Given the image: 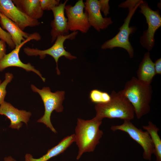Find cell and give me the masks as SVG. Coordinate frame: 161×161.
I'll list each match as a JSON object with an SVG mask.
<instances>
[{"label":"cell","instance_id":"8","mask_svg":"<svg viewBox=\"0 0 161 161\" xmlns=\"http://www.w3.org/2000/svg\"><path fill=\"white\" fill-rule=\"evenodd\" d=\"M139 7L140 12L145 16L148 24V29L143 32L140 37V43L148 51L153 48L154 42V36L156 31L161 26V17L160 11L152 10L147 2L143 1Z\"/></svg>","mask_w":161,"mask_h":161},{"label":"cell","instance_id":"1","mask_svg":"<svg viewBox=\"0 0 161 161\" xmlns=\"http://www.w3.org/2000/svg\"><path fill=\"white\" fill-rule=\"evenodd\" d=\"M102 120L96 117L90 120L77 119L75 129V142L78 148L77 159L79 160L83 154L93 152L103 134L99 127Z\"/></svg>","mask_w":161,"mask_h":161},{"label":"cell","instance_id":"26","mask_svg":"<svg viewBox=\"0 0 161 161\" xmlns=\"http://www.w3.org/2000/svg\"><path fill=\"white\" fill-rule=\"evenodd\" d=\"M5 42L0 40V62L6 54V46Z\"/></svg>","mask_w":161,"mask_h":161},{"label":"cell","instance_id":"16","mask_svg":"<svg viewBox=\"0 0 161 161\" xmlns=\"http://www.w3.org/2000/svg\"><path fill=\"white\" fill-rule=\"evenodd\" d=\"M0 24L1 28L7 30L10 35L16 47L19 45L30 35L21 30L15 23L1 13Z\"/></svg>","mask_w":161,"mask_h":161},{"label":"cell","instance_id":"28","mask_svg":"<svg viewBox=\"0 0 161 161\" xmlns=\"http://www.w3.org/2000/svg\"><path fill=\"white\" fill-rule=\"evenodd\" d=\"M4 161H17L11 156H8L4 158Z\"/></svg>","mask_w":161,"mask_h":161},{"label":"cell","instance_id":"5","mask_svg":"<svg viewBox=\"0 0 161 161\" xmlns=\"http://www.w3.org/2000/svg\"><path fill=\"white\" fill-rule=\"evenodd\" d=\"M78 33V32H73L66 35H59L57 37L53 45L49 48L41 50L38 49L30 48L28 47L24 48L23 50L24 52L29 56H37L39 55L41 59H44L46 55L52 56L55 60L56 64V70L58 75L60 74V71L58 69V63L59 58L61 57L64 56L66 58L72 60L76 58L75 56L71 54L64 49V43L67 39L73 40Z\"/></svg>","mask_w":161,"mask_h":161},{"label":"cell","instance_id":"24","mask_svg":"<svg viewBox=\"0 0 161 161\" xmlns=\"http://www.w3.org/2000/svg\"><path fill=\"white\" fill-rule=\"evenodd\" d=\"M109 0H100L99 5L100 11L102 12L104 15L106 16L109 13L110 6L109 4Z\"/></svg>","mask_w":161,"mask_h":161},{"label":"cell","instance_id":"23","mask_svg":"<svg viewBox=\"0 0 161 161\" xmlns=\"http://www.w3.org/2000/svg\"><path fill=\"white\" fill-rule=\"evenodd\" d=\"M1 14V13H0V18ZM0 36L1 39L4 41L11 49H13L15 48L16 46L12 40L10 35L4 31L0 26Z\"/></svg>","mask_w":161,"mask_h":161},{"label":"cell","instance_id":"13","mask_svg":"<svg viewBox=\"0 0 161 161\" xmlns=\"http://www.w3.org/2000/svg\"><path fill=\"white\" fill-rule=\"evenodd\" d=\"M0 115H5L10 120L9 127L19 130L23 125L22 122L27 125L32 113L30 112L19 110L4 101L0 105Z\"/></svg>","mask_w":161,"mask_h":161},{"label":"cell","instance_id":"21","mask_svg":"<svg viewBox=\"0 0 161 161\" xmlns=\"http://www.w3.org/2000/svg\"><path fill=\"white\" fill-rule=\"evenodd\" d=\"M13 78V75L12 73L7 72L5 74L4 80L0 84V105L4 101V98L7 94L6 87Z\"/></svg>","mask_w":161,"mask_h":161},{"label":"cell","instance_id":"7","mask_svg":"<svg viewBox=\"0 0 161 161\" xmlns=\"http://www.w3.org/2000/svg\"><path fill=\"white\" fill-rule=\"evenodd\" d=\"M111 129L113 131L120 130L128 134L143 148V158L146 160H151V155L154 153V146L151 137L147 131L138 128L130 120H124L122 124L112 126Z\"/></svg>","mask_w":161,"mask_h":161},{"label":"cell","instance_id":"4","mask_svg":"<svg viewBox=\"0 0 161 161\" xmlns=\"http://www.w3.org/2000/svg\"><path fill=\"white\" fill-rule=\"evenodd\" d=\"M31 88L33 92L38 93L40 95L44 106V114L37 122L44 123L52 131L57 133V131L51 123L50 117L54 110L58 112L63 111L62 103L65 98L64 91L58 90L53 92H51L49 87H44L40 89L33 84L31 85Z\"/></svg>","mask_w":161,"mask_h":161},{"label":"cell","instance_id":"3","mask_svg":"<svg viewBox=\"0 0 161 161\" xmlns=\"http://www.w3.org/2000/svg\"><path fill=\"white\" fill-rule=\"evenodd\" d=\"M110 95L111 99L109 102L95 105V117L102 120L104 118L124 120L133 119L135 114L134 108L122 90L117 92L113 90Z\"/></svg>","mask_w":161,"mask_h":161},{"label":"cell","instance_id":"2","mask_svg":"<svg viewBox=\"0 0 161 161\" xmlns=\"http://www.w3.org/2000/svg\"><path fill=\"white\" fill-rule=\"evenodd\" d=\"M122 90L132 106L138 119L148 113L153 93L151 84L144 83L133 77L126 82Z\"/></svg>","mask_w":161,"mask_h":161},{"label":"cell","instance_id":"27","mask_svg":"<svg viewBox=\"0 0 161 161\" xmlns=\"http://www.w3.org/2000/svg\"><path fill=\"white\" fill-rule=\"evenodd\" d=\"M154 68L156 74H161V58L156 61L154 63Z\"/></svg>","mask_w":161,"mask_h":161},{"label":"cell","instance_id":"6","mask_svg":"<svg viewBox=\"0 0 161 161\" xmlns=\"http://www.w3.org/2000/svg\"><path fill=\"white\" fill-rule=\"evenodd\" d=\"M143 1L141 0L135 7L129 10L128 16L124 20V23L119 29L120 30L118 33L113 38L105 42L101 46V49H112L116 47L122 48L127 51L131 58L133 57L134 50L129 41V37L130 34L134 32L136 29L133 27H129V24L133 15Z\"/></svg>","mask_w":161,"mask_h":161},{"label":"cell","instance_id":"9","mask_svg":"<svg viewBox=\"0 0 161 161\" xmlns=\"http://www.w3.org/2000/svg\"><path fill=\"white\" fill-rule=\"evenodd\" d=\"M84 2L83 0L78 1L74 6L66 5L65 11L67 19L69 31L78 30L86 33L91 27L89 25L87 12L84 11Z\"/></svg>","mask_w":161,"mask_h":161},{"label":"cell","instance_id":"15","mask_svg":"<svg viewBox=\"0 0 161 161\" xmlns=\"http://www.w3.org/2000/svg\"><path fill=\"white\" fill-rule=\"evenodd\" d=\"M75 134L64 138L58 143L48 150L47 153L38 158H33L32 155L26 154L25 161H47L51 158L63 153L68 148L75 142Z\"/></svg>","mask_w":161,"mask_h":161},{"label":"cell","instance_id":"14","mask_svg":"<svg viewBox=\"0 0 161 161\" xmlns=\"http://www.w3.org/2000/svg\"><path fill=\"white\" fill-rule=\"evenodd\" d=\"M84 9L88 15L89 22L97 31L105 29L113 23L110 18H103L101 14L97 0H86Z\"/></svg>","mask_w":161,"mask_h":161},{"label":"cell","instance_id":"17","mask_svg":"<svg viewBox=\"0 0 161 161\" xmlns=\"http://www.w3.org/2000/svg\"><path fill=\"white\" fill-rule=\"evenodd\" d=\"M14 5L21 11L31 18L36 20L44 14L40 0H13Z\"/></svg>","mask_w":161,"mask_h":161},{"label":"cell","instance_id":"20","mask_svg":"<svg viewBox=\"0 0 161 161\" xmlns=\"http://www.w3.org/2000/svg\"><path fill=\"white\" fill-rule=\"evenodd\" d=\"M89 97L91 101L96 104L106 103L111 99L110 95L107 92L97 89L91 91Z\"/></svg>","mask_w":161,"mask_h":161},{"label":"cell","instance_id":"12","mask_svg":"<svg viewBox=\"0 0 161 161\" xmlns=\"http://www.w3.org/2000/svg\"><path fill=\"white\" fill-rule=\"evenodd\" d=\"M67 1L66 0L63 3L61 2L51 10L54 16V19L50 23L52 43L55 41L59 35H66L69 34L67 19L65 16L64 13Z\"/></svg>","mask_w":161,"mask_h":161},{"label":"cell","instance_id":"29","mask_svg":"<svg viewBox=\"0 0 161 161\" xmlns=\"http://www.w3.org/2000/svg\"><path fill=\"white\" fill-rule=\"evenodd\" d=\"M1 83V80H0V84Z\"/></svg>","mask_w":161,"mask_h":161},{"label":"cell","instance_id":"30","mask_svg":"<svg viewBox=\"0 0 161 161\" xmlns=\"http://www.w3.org/2000/svg\"><path fill=\"white\" fill-rule=\"evenodd\" d=\"M1 39V37H0V40Z\"/></svg>","mask_w":161,"mask_h":161},{"label":"cell","instance_id":"19","mask_svg":"<svg viewBox=\"0 0 161 161\" xmlns=\"http://www.w3.org/2000/svg\"><path fill=\"white\" fill-rule=\"evenodd\" d=\"M143 128L150 135L154 146V153L156 161H161V140L158 134L160 129L154 123L149 121L147 125L142 126Z\"/></svg>","mask_w":161,"mask_h":161},{"label":"cell","instance_id":"11","mask_svg":"<svg viewBox=\"0 0 161 161\" xmlns=\"http://www.w3.org/2000/svg\"><path fill=\"white\" fill-rule=\"evenodd\" d=\"M0 13L23 31L27 27H34L40 24L38 20L31 18L21 11L11 0H0Z\"/></svg>","mask_w":161,"mask_h":161},{"label":"cell","instance_id":"25","mask_svg":"<svg viewBox=\"0 0 161 161\" xmlns=\"http://www.w3.org/2000/svg\"><path fill=\"white\" fill-rule=\"evenodd\" d=\"M141 1L139 0H128L120 4L119 7H120L126 8L128 7L129 10L133 9Z\"/></svg>","mask_w":161,"mask_h":161},{"label":"cell","instance_id":"18","mask_svg":"<svg viewBox=\"0 0 161 161\" xmlns=\"http://www.w3.org/2000/svg\"><path fill=\"white\" fill-rule=\"evenodd\" d=\"M156 75L154 63L150 57L149 52H146L140 63L137 71V78L141 81L151 84Z\"/></svg>","mask_w":161,"mask_h":161},{"label":"cell","instance_id":"22","mask_svg":"<svg viewBox=\"0 0 161 161\" xmlns=\"http://www.w3.org/2000/svg\"><path fill=\"white\" fill-rule=\"evenodd\" d=\"M59 0H40L41 7L43 10H50L60 4Z\"/></svg>","mask_w":161,"mask_h":161},{"label":"cell","instance_id":"10","mask_svg":"<svg viewBox=\"0 0 161 161\" xmlns=\"http://www.w3.org/2000/svg\"><path fill=\"white\" fill-rule=\"evenodd\" d=\"M41 37L38 32H35L31 34L30 36L22 41L18 46L16 47L10 53L6 54L0 62V72H2L6 68L11 66L17 67L22 68L27 72L32 71L38 75L44 82L46 79L42 77V75L38 70L35 69L30 63L24 64L20 60L19 56L20 50L24 44L30 41L34 40L37 41L40 40Z\"/></svg>","mask_w":161,"mask_h":161}]
</instances>
